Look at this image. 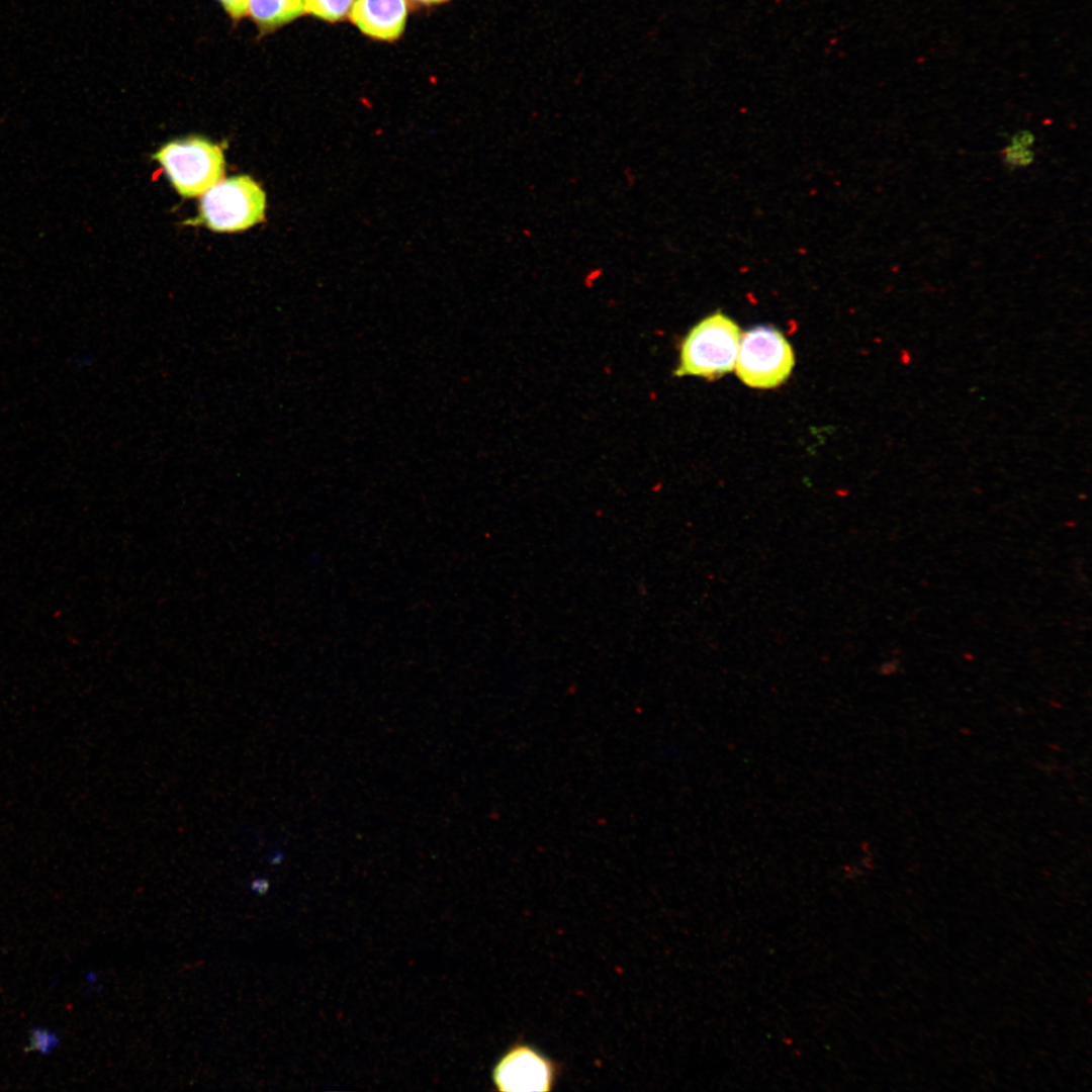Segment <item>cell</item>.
<instances>
[{"mask_svg":"<svg viewBox=\"0 0 1092 1092\" xmlns=\"http://www.w3.org/2000/svg\"><path fill=\"white\" fill-rule=\"evenodd\" d=\"M228 16L235 22H239L247 15L248 0H216Z\"/></svg>","mask_w":1092,"mask_h":1092,"instance_id":"11","label":"cell"},{"mask_svg":"<svg viewBox=\"0 0 1092 1092\" xmlns=\"http://www.w3.org/2000/svg\"><path fill=\"white\" fill-rule=\"evenodd\" d=\"M740 338L738 326L722 312L703 318L682 339L673 374L716 379L731 372Z\"/></svg>","mask_w":1092,"mask_h":1092,"instance_id":"1","label":"cell"},{"mask_svg":"<svg viewBox=\"0 0 1092 1092\" xmlns=\"http://www.w3.org/2000/svg\"><path fill=\"white\" fill-rule=\"evenodd\" d=\"M1003 162L1011 169L1029 166L1034 160V153L1027 147L1009 144L1003 150Z\"/></svg>","mask_w":1092,"mask_h":1092,"instance_id":"10","label":"cell"},{"mask_svg":"<svg viewBox=\"0 0 1092 1092\" xmlns=\"http://www.w3.org/2000/svg\"><path fill=\"white\" fill-rule=\"evenodd\" d=\"M60 1044L59 1035L48 1027L33 1026L28 1032V1044L25 1051L40 1055H50Z\"/></svg>","mask_w":1092,"mask_h":1092,"instance_id":"9","label":"cell"},{"mask_svg":"<svg viewBox=\"0 0 1092 1092\" xmlns=\"http://www.w3.org/2000/svg\"><path fill=\"white\" fill-rule=\"evenodd\" d=\"M1034 141L1035 138L1031 131L1028 129H1021L1011 138L1010 143L1029 148L1033 145Z\"/></svg>","mask_w":1092,"mask_h":1092,"instance_id":"12","label":"cell"},{"mask_svg":"<svg viewBox=\"0 0 1092 1092\" xmlns=\"http://www.w3.org/2000/svg\"><path fill=\"white\" fill-rule=\"evenodd\" d=\"M305 12L303 0H248L247 15L260 34H267Z\"/></svg>","mask_w":1092,"mask_h":1092,"instance_id":"7","label":"cell"},{"mask_svg":"<svg viewBox=\"0 0 1092 1092\" xmlns=\"http://www.w3.org/2000/svg\"><path fill=\"white\" fill-rule=\"evenodd\" d=\"M414 1L422 3V4H436V3H441V2H444V1H447V0H414Z\"/></svg>","mask_w":1092,"mask_h":1092,"instance_id":"13","label":"cell"},{"mask_svg":"<svg viewBox=\"0 0 1092 1092\" xmlns=\"http://www.w3.org/2000/svg\"><path fill=\"white\" fill-rule=\"evenodd\" d=\"M175 189L184 197L204 194L224 172L221 149L205 139L190 138L168 143L155 155Z\"/></svg>","mask_w":1092,"mask_h":1092,"instance_id":"2","label":"cell"},{"mask_svg":"<svg viewBox=\"0 0 1092 1092\" xmlns=\"http://www.w3.org/2000/svg\"><path fill=\"white\" fill-rule=\"evenodd\" d=\"M355 0H303L306 12L328 21L343 19Z\"/></svg>","mask_w":1092,"mask_h":1092,"instance_id":"8","label":"cell"},{"mask_svg":"<svg viewBox=\"0 0 1092 1092\" xmlns=\"http://www.w3.org/2000/svg\"><path fill=\"white\" fill-rule=\"evenodd\" d=\"M353 23L365 34L383 40L396 39L405 25V0H356L350 9Z\"/></svg>","mask_w":1092,"mask_h":1092,"instance_id":"6","label":"cell"},{"mask_svg":"<svg viewBox=\"0 0 1092 1092\" xmlns=\"http://www.w3.org/2000/svg\"><path fill=\"white\" fill-rule=\"evenodd\" d=\"M266 195L249 176L232 177L209 188L200 201V219L216 232L246 230L264 219Z\"/></svg>","mask_w":1092,"mask_h":1092,"instance_id":"3","label":"cell"},{"mask_svg":"<svg viewBox=\"0 0 1092 1092\" xmlns=\"http://www.w3.org/2000/svg\"><path fill=\"white\" fill-rule=\"evenodd\" d=\"M735 366L737 376L746 385L772 388L791 374L794 354L781 332L760 326L740 338Z\"/></svg>","mask_w":1092,"mask_h":1092,"instance_id":"4","label":"cell"},{"mask_svg":"<svg viewBox=\"0 0 1092 1092\" xmlns=\"http://www.w3.org/2000/svg\"><path fill=\"white\" fill-rule=\"evenodd\" d=\"M561 1072L562 1066L559 1062L548 1058L534 1045L518 1039L498 1059L491 1077L498 1091L546 1092L553 1089Z\"/></svg>","mask_w":1092,"mask_h":1092,"instance_id":"5","label":"cell"}]
</instances>
